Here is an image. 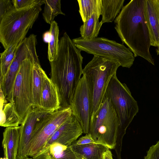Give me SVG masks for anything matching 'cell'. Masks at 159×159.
I'll return each instance as SVG.
<instances>
[{
	"label": "cell",
	"instance_id": "27",
	"mask_svg": "<svg viewBox=\"0 0 159 159\" xmlns=\"http://www.w3.org/2000/svg\"><path fill=\"white\" fill-rule=\"evenodd\" d=\"M144 159H159V141L150 147Z\"/></svg>",
	"mask_w": 159,
	"mask_h": 159
},
{
	"label": "cell",
	"instance_id": "29",
	"mask_svg": "<svg viewBox=\"0 0 159 159\" xmlns=\"http://www.w3.org/2000/svg\"><path fill=\"white\" fill-rule=\"evenodd\" d=\"M74 142L77 144H85L95 143L89 134H86L85 136L82 137L78 140Z\"/></svg>",
	"mask_w": 159,
	"mask_h": 159
},
{
	"label": "cell",
	"instance_id": "18",
	"mask_svg": "<svg viewBox=\"0 0 159 159\" xmlns=\"http://www.w3.org/2000/svg\"><path fill=\"white\" fill-rule=\"evenodd\" d=\"M70 146L83 159H102L104 153L109 149L104 145L96 143L77 144L74 142Z\"/></svg>",
	"mask_w": 159,
	"mask_h": 159
},
{
	"label": "cell",
	"instance_id": "32",
	"mask_svg": "<svg viewBox=\"0 0 159 159\" xmlns=\"http://www.w3.org/2000/svg\"><path fill=\"white\" fill-rule=\"evenodd\" d=\"M0 159H7L4 157L3 158H1Z\"/></svg>",
	"mask_w": 159,
	"mask_h": 159
},
{
	"label": "cell",
	"instance_id": "26",
	"mask_svg": "<svg viewBox=\"0 0 159 159\" xmlns=\"http://www.w3.org/2000/svg\"><path fill=\"white\" fill-rule=\"evenodd\" d=\"M14 7L17 9L23 8L35 5L44 4V0H12Z\"/></svg>",
	"mask_w": 159,
	"mask_h": 159
},
{
	"label": "cell",
	"instance_id": "7",
	"mask_svg": "<svg viewBox=\"0 0 159 159\" xmlns=\"http://www.w3.org/2000/svg\"><path fill=\"white\" fill-rule=\"evenodd\" d=\"M72 40L81 51L116 60L123 67L130 68L133 65L135 57L134 55L123 44L104 37L87 39L80 37Z\"/></svg>",
	"mask_w": 159,
	"mask_h": 159
},
{
	"label": "cell",
	"instance_id": "10",
	"mask_svg": "<svg viewBox=\"0 0 159 159\" xmlns=\"http://www.w3.org/2000/svg\"><path fill=\"white\" fill-rule=\"evenodd\" d=\"M70 107L72 114L80 124L83 133L89 134L92 115V105L86 79L83 75L76 88Z\"/></svg>",
	"mask_w": 159,
	"mask_h": 159
},
{
	"label": "cell",
	"instance_id": "30",
	"mask_svg": "<svg viewBox=\"0 0 159 159\" xmlns=\"http://www.w3.org/2000/svg\"><path fill=\"white\" fill-rule=\"evenodd\" d=\"M102 159H113L111 152L109 149L104 153Z\"/></svg>",
	"mask_w": 159,
	"mask_h": 159
},
{
	"label": "cell",
	"instance_id": "9",
	"mask_svg": "<svg viewBox=\"0 0 159 159\" xmlns=\"http://www.w3.org/2000/svg\"><path fill=\"white\" fill-rule=\"evenodd\" d=\"M72 114L70 107H61L47 113L38 120L33 131L29 156L33 157L37 154L52 135Z\"/></svg>",
	"mask_w": 159,
	"mask_h": 159
},
{
	"label": "cell",
	"instance_id": "13",
	"mask_svg": "<svg viewBox=\"0 0 159 159\" xmlns=\"http://www.w3.org/2000/svg\"><path fill=\"white\" fill-rule=\"evenodd\" d=\"M144 14L149 33L151 46L159 55V0H144Z\"/></svg>",
	"mask_w": 159,
	"mask_h": 159
},
{
	"label": "cell",
	"instance_id": "17",
	"mask_svg": "<svg viewBox=\"0 0 159 159\" xmlns=\"http://www.w3.org/2000/svg\"><path fill=\"white\" fill-rule=\"evenodd\" d=\"M0 122L1 126L7 127L19 126L20 119L16 112L13 104L8 102L0 89Z\"/></svg>",
	"mask_w": 159,
	"mask_h": 159
},
{
	"label": "cell",
	"instance_id": "15",
	"mask_svg": "<svg viewBox=\"0 0 159 159\" xmlns=\"http://www.w3.org/2000/svg\"><path fill=\"white\" fill-rule=\"evenodd\" d=\"M20 126L6 127L3 132L2 146L4 157L17 159Z\"/></svg>",
	"mask_w": 159,
	"mask_h": 159
},
{
	"label": "cell",
	"instance_id": "19",
	"mask_svg": "<svg viewBox=\"0 0 159 159\" xmlns=\"http://www.w3.org/2000/svg\"><path fill=\"white\" fill-rule=\"evenodd\" d=\"M41 66L40 62H35L32 72V91L34 105L33 107L40 108V99L43 83L47 76Z\"/></svg>",
	"mask_w": 159,
	"mask_h": 159
},
{
	"label": "cell",
	"instance_id": "14",
	"mask_svg": "<svg viewBox=\"0 0 159 159\" xmlns=\"http://www.w3.org/2000/svg\"><path fill=\"white\" fill-rule=\"evenodd\" d=\"M40 103V109L47 113L53 112L61 107L57 88L47 76L43 83Z\"/></svg>",
	"mask_w": 159,
	"mask_h": 159
},
{
	"label": "cell",
	"instance_id": "11",
	"mask_svg": "<svg viewBox=\"0 0 159 159\" xmlns=\"http://www.w3.org/2000/svg\"><path fill=\"white\" fill-rule=\"evenodd\" d=\"M41 109L31 107L20 125L17 159L28 158L33 131L37 122L47 113Z\"/></svg>",
	"mask_w": 159,
	"mask_h": 159
},
{
	"label": "cell",
	"instance_id": "31",
	"mask_svg": "<svg viewBox=\"0 0 159 159\" xmlns=\"http://www.w3.org/2000/svg\"><path fill=\"white\" fill-rule=\"evenodd\" d=\"M44 41L47 43H48L50 38V33L49 31H48L44 33L43 36Z\"/></svg>",
	"mask_w": 159,
	"mask_h": 159
},
{
	"label": "cell",
	"instance_id": "20",
	"mask_svg": "<svg viewBox=\"0 0 159 159\" xmlns=\"http://www.w3.org/2000/svg\"><path fill=\"white\" fill-rule=\"evenodd\" d=\"M124 1L125 0H102V23L112 22L115 20L123 7Z\"/></svg>",
	"mask_w": 159,
	"mask_h": 159
},
{
	"label": "cell",
	"instance_id": "25",
	"mask_svg": "<svg viewBox=\"0 0 159 159\" xmlns=\"http://www.w3.org/2000/svg\"><path fill=\"white\" fill-rule=\"evenodd\" d=\"M49 31L50 38L48 43V57L49 62H51L57 57L59 42V28L57 23L55 20L50 25Z\"/></svg>",
	"mask_w": 159,
	"mask_h": 159
},
{
	"label": "cell",
	"instance_id": "3",
	"mask_svg": "<svg viewBox=\"0 0 159 159\" xmlns=\"http://www.w3.org/2000/svg\"><path fill=\"white\" fill-rule=\"evenodd\" d=\"M104 97L110 102L116 113L120 122L115 149L116 154L121 155L122 141L127 128L138 112L137 102L125 83L118 79L116 74L111 77Z\"/></svg>",
	"mask_w": 159,
	"mask_h": 159
},
{
	"label": "cell",
	"instance_id": "4",
	"mask_svg": "<svg viewBox=\"0 0 159 159\" xmlns=\"http://www.w3.org/2000/svg\"><path fill=\"white\" fill-rule=\"evenodd\" d=\"M42 5L19 9L13 6L0 18V42L5 49L26 38L41 11Z\"/></svg>",
	"mask_w": 159,
	"mask_h": 159
},
{
	"label": "cell",
	"instance_id": "6",
	"mask_svg": "<svg viewBox=\"0 0 159 159\" xmlns=\"http://www.w3.org/2000/svg\"><path fill=\"white\" fill-rule=\"evenodd\" d=\"M120 122L110 101L104 97L99 109L91 117L89 134L95 142L114 149Z\"/></svg>",
	"mask_w": 159,
	"mask_h": 159
},
{
	"label": "cell",
	"instance_id": "21",
	"mask_svg": "<svg viewBox=\"0 0 159 159\" xmlns=\"http://www.w3.org/2000/svg\"><path fill=\"white\" fill-rule=\"evenodd\" d=\"M100 16L97 13H93L81 26L80 31L82 38L90 39L97 38L103 24L101 21H99Z\"/></svg>",
	"mask_w": 159,
	"mask_h": 159
},
{
	"label": "cell",
	"instance_id": "33",
	"mask_svg": "<svg viewBox=\"0 0 159 159\" xmlns=\"http://www.w3.org/2000/svg\"><path fill=\"white\" fill-rule=\"evenodd\" d=\"M32 159L31 158H27V159Z\"/></svg>",
	"mask_w": 159,
	"mask_h": 159
},
{
	"label": "cell",
	"instance_id": "28",
	"mask_svg": "<svg viewBox=\"0 0 159 159\" xmlns=\"http://www.w3.org/2000/svg\"><path fill=\"white\" fill-rule=\"evenodd\" d=\"M13 6L12 0H0V18Z\"/></svg>",
	"mask_w": 159,
	"mask_h": 159
},
{
	"label": "cell",
	"instance_id": "16",
	"mask_svg": "<svg viewBox=\"0 0 159 159\" xmlns=\"http://www.w3.org/2000/svg\"><path fill=\"white\" fill-rule=\"evenodd\" d=\"M33 159H83L74 152L70 146L57 143L50 145L44 152L32 157Z\"/></svg>",
	"mask_w": 159,
	"mask_h": 159
},
{
	"label": "cell",
	"instance_id": "5",
	"mask_svg": "<svg viewBox=\"0 0 159 159\" xmlns=\"http://www.w3.org/2000/svg\"><path fill=\"white\" fill-rule=\"evenodd\" d=\"M120 66L116 60L94 56L83 69L91 101L92 116L100 107L108 85Z\"/></svg>",
	"mask_w": 159,
	"mask_h": 159
},
{
	"label": "cell",
	"instance_id": "8",
	"mask_svg": "<svg viewBox=\"0 0 159 159\" xmlns=\"http://www.w3.org/2000/svg\"><path fill=\"white\" fill-rule=\"evenodd\" d=\"M39 58H30L22 62L12 90L11 101L21 124L34 105L32 91V72L34 63Z\"/></svg>",
	"mask_w": 159,
	"mask_h": 159
},
{
	"label": "cell",
	"instance_id": "1",
	"mask_svg": "<svg viewBox=\"0 0 159 159\" xmlns=\"http://www.w3.org/2000/svg\"><path fill=\"white\" fill-rule=\"evenodd\" d=\"M83 58L81 51L65 32L59 40L57 57L50 62V79L57 88L61 107L70 106L83 74Z\"/></svg>",
	"mask_w": 159,
	"mask_h": 159
},
{
	"label": "cell",
	"instance_id": "2",
	"mask_svg": "<svg viewBox=\"0 0 159 159\" xmlns=\"http://www.w3.org/2000/svg\"><path fill=\"white\" fill-rule=\"evenodd\" d=\"M144 0H131L114 20L115 28L123 43L134 53L154 65L149 49L150 34L144 14Z\"/></svg>",
	"mask_w": 159,
	"mask_h": 159
},
{
	"label": "cell",
	"instance_id": "23",
	"mask_svg": "<svg viewBox=\"0 0 159 159\" xmlns=\"http://www.w3.org/2000/svg\"><path fill=\"white\" fill-rule=\"evenodd\" d=\"M23 40L5 49L0 53V80L2 79L7 74Z\"/></svg>",
	"mask_w": 159,
	"mask_h": 159
},
{
	"label": "cell",
	"instance_id": "12",
	"mask_svg": "<svg viewBox=\"0 0 159 159\" xmlns=\"http://www.w3.org/2000/svg\"><path fill=\"white\" fill-rule=\"evenodd\" d=\"M83 133L80 124L72 114L52 135L38 154L44 152L54 143L70 146Z\"/></svg>",
	"mask_w": 159,
	"mask_h": 159
},
{
	"label": "cell",
	"instance_id": "24",
	"mask_svg": "<svg viewBox=\"0 0 159 159\" xmlns=\"http://www.w3.org/2000/svg\"><path fill=\"white\" fill-rule=\"evenodd\" d=\"M44 4L43 16L47 23L51 25L58 15H65L61 11L60 0H44Z\"/></svg>",
	"mask_w": 159,
	"mask_h": 159
},
{
	"label": "cell",
	"instance_id": "22",
	"mask_svg": "<svg viewBox=\"0 0 159 159\" xmlns=\"http://www.w3.org/2000/svg\"><path fill=\"white\" fill-rule=\"evenodd\" d=\"M79 12L83 22L94 13L101 15L102 0H78Z\"/></svg>",
	"mask_w": 159,
	"mask_h": 159
}]
</instances>
